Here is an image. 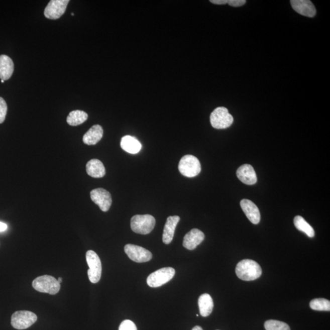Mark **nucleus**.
<instances>
[{"label":"nucleus","mask_w":330,"mask_h":330,"mask_svg":"<svg viewBox=\"0 0 330 330\" xmlns=\"http://www.w3.org/2000/svg\"><path fill=\"white\" fill-rule=\"evenodd\" d=\"M90 196L92 201L98 205L101 211H108L112 204V198L108 191L101 188L94 189L91 191Z\"/></svg>","instance_id":"nucleus-11"},{"label":"nucleus","mask_w":330,"mask_h":330,"mask_svg":"<svg viewBox=\"0 0 330 330\" xmlns=\"http://www.w3.org/2000/svg\"><path fill=\"white\" fill-rule=\"evenodd\" d=\"M192 330H203L201 326H194Z\"/></svg>","instance_id":"nucleus-31"},{"label":"nucleus","mask_w":330,"mask_h":330,"mask_svg":"<svg viewBox=\"0 0 330 330\" xmlns=\"http://www.w3.org/2000/svg\"><path fill=\"white\" fill-rule=\"evenodd\" d=\"M72 16H74V14L72 13Z\"/></svg>","instance_id":"nucleus-34"},{"label":"nucleus","mask_w":330,"mask_h":330,"mask_svg":"<svg viewBox=\"0 0 330 330\" xmlns=\"http://www.w3.org/2000/svg\"><path fill=\"white\" fill-rule=\"evenodd\" d=\"M198 305L201 316L205 317L210 315L213 311L214 306L211 296L208 293H204L200 296L198 299Z\"/></svg>","instance_id":"nucleus-21"},{"label":"nucleus","mask_w":330,"mask_h":330,"mask_svg":"<svg viewBox=\"0 0 330 330\" xmlns=\"http://www.w3.org/2000/svg\"><path fill=\"white\" fill-rule=\"evenodd\" d=\"M236 273L241 280L250 281L260 277L262 271L258 262L251 259H244L237 265Z\"/></svg>","instance_id":"nucleus-1"},{"label":"nucleus","mask_w":330,"mask_h":330,"mask_svg":"<svg viewBox=\"0 0 330 330\" xmlns=\"http://www.w3.org/2000/svg\"><path fill=\"white\" fill-rule=\"evenodd\" d=\"M86 258L89 267L87 271L89 280L92 283H97L101 275V264L99 257L94 251L89 250L86 253Z\"/></svg>","instance_id":"nucleus-7"},{"label":"nucleus","mask_w":330,"mask_h":330,"mask_svg":"<svg viewBox=\"0 0 330 330\" xmlns=\"http://www.w3.org/2000/svg\"><path fill=\"white\" fill-rule=\"evenodd\" d=\"M119 330H137V328L133 321L126 320L121 323Z\"/></svg>","instance_id":"nucleus-27"},{"label":"nucleus","mask_w":330,"mask_h":330,"mask_svg":"<svg viewBox=\"0 0 330 330\" xmlns=\"http://www.w3.org/2000/svg\"><path fill=\"white\" fill-rule=\"evenodd\" d=\"M124 251L132 261L138 263L148 262L152 258V253L149 250L137 245H126Z\"/></svg>","instance_id":"nucleus-9"},{"label":"nucleus","mask_w":330,"mask_h":330,"mask_svg":"<svg viewBox=\"0 0 330 330\" xmlns=\"http://www.w3.org/2000/svg\"><path fill=\"white\" fill-rule=\"evenodd\" d=\"M245 4H246L245 0H228L227 2V4L236 8L242 7Z\"/></svg>","instance_id":"nucleus-28"},{"label":"nucleus","mask_w":330,"mask_h":330,"mask_svg":"<svg viewBox=\"0 0 330 330\" xmlns=\"http://www.w3.org/2000/svg\"><path fill=\"white\" fill-rule=\"evenodd\" d=\"M237 176L242 182L247 185H254L257 182L256 172L252 165H242L237 171Z\"/></svg>","instance_id":"nucleus-15"},{"label":"nucleus","mask_w":330,"mask_h":330,"mask_svg":"<svg viewBox=\"0 0 330 330\" xmlns=\"http://www.w3.org/2000/svg\"><path fill=\"white\" fill-rule=\"evenodd\" d=\"M293 224L295 227L299 231L305 233L309 238H314L315 232L314 229L308 223L306 222L302 216H296L293 219Z\"/></svg>","instance_id":"nucleus-22"},{"label":"nucleus","mask_w":330,"mask_h":330,"mask_svg":"<svg viewBox=\"0 0 330 330\" xmlns=\"http://www.w3.org/2000/svg\"><path fill=\"white\" fill-rule=\"evenodd\" d=\"M180 221L179 216H170L166 220L164 230L163 233V242L166 245H168L173 241L174 238L175 230L177 224Z\"/></svg>","instance_id":"nucleus-16"},{"label":"nucleus","mask_w":330,"mask_h":330,"mask_svg":"<svg viewBox=\"0 0 330 330\" xmlns=\"http://www.w3.org/2000/svg\"><path fill=\"white\" fill-rule=\"evenodd\" d=\"M38 320L35 314L28 311H19L14 312L11 317V325L14 328L25 329L29 328Z\"/></svg>","instance_id":"nucleus-8"},{"label":"nucleus","mask_w":330,"mask_h":330,"mask_svg":"<svg viewBox=\"0 0 330 330\" xmlns=\"http://www.w3.org/2000/svg\"><path fill=\"white\" fill-rule=\"evenodd\" d=\"M103 131L99 125H94L84 135L83 141L87 145H95L103 137Z\"/></svg>","instance_id":"nucleus-19"},{"label":"nucleus","mask_w":330,"mask_h":330,"mask_svg":"<svg viewBox=\"0 0 330 330\" xmlns=\"http://www.w3.org/2000/svg\"><path fill=\"white\" fill-rule=\"evenodd\" d=\"M310 307L318 311H329L330 301L325 298L313 299L309 303Z\"/></svg>","instance_id":"nucleus-24"},{"label":"nucleus","mask_w":330,"mask_h":330,"mask_svg":"<svg viewBox=\"0 0 330 330\" xmlns=\"http://www.w3.org/2000/svg\"><path fill=\"white\" fill-rule=\"evenodd\" d=\"M264 327L266 330H290L287 323L276 320L266 321L264 323Z\"/></svg>","instance_id":"nucleus-25"},{"label":"nucleus","mask_w":330,"mask_h":330,"mask_svg":"<svg viewBox=\"0 0 330 330\" xmlns=\"http://www.w3.org/2000/svg\"><path fill=\"white\" fill-rule=\"evenodd\" d=\"M88 115L81 110H74L70 113L67 118V123L70 126H77L84 123L87 120Z\"/></svg>","instance_id":"nucleus-23"},{"label":"nucleus","mask_w":330,"mask_h":330,"mask_svg":"<svg viewBox=\"0 0 330 330\" xmlns=\"http://www.w3.org/2000/svg\"><path fill=\"white\" fill-rule=\"evenodd\" d=\"M33 288L42 293L55 295L60 291V283L52 276L44 275L35 279L33 281Z\"/></svg>","instance_id":"nucleus-2"},{"label":"nucleus","mask_w":330,"mask_h":330,"mask_svg":"<svg viewBox=\"0 0 330 330\" xmlns=\"http://www.w3.org/2000/svg\"><path fill=\"white\" fill-rule=\"evenodd\" d=\"M176 271L172 267L162 268L151 273L147 278V284L151 287H159L171 281Z\"/></svg>","instance_id":"nucleus-6"},{"label":"nucleus","mask_w":330,"mask_h":330,"mask_svg":"<svg viewBox=\"0 0 330 330\" xmlns=\"http://www.w3.org/2000/svg\"><path fill=\"white\" fill-rule=\"evenodd\" d=\"M205 238L204 234L197 229L191 230L183 238V246L186 249L193 250L201 244Z\"/></svg>","instance_id":"nucleus-13"},{"label":"nucleus","mask_w":330,"mask_h":330,"mask_svg":"<svg viewBox=\"0 0 330 330\" xmlns=\"http://www.w3.org/2000/svg\"><path fill=\"white\" fill-rule=\"evenodd\" d=\"M1 82H2V83H5V81L2 80H1Z\"/></svg>","instance_id":"nucleus-33"},{"label":"nucleus","mask_w":330,"mask_h":330,"mask_svg":"<svg viewBox=\"0 0 330 330\" xmlns=\"http://www.w3.org/2000/svg\"><path fill=\"white\" fill-rule=\"evenodd\" d=\"M8 111V106L5 100L0 97V124H2L5 120Z\"/></svg>","instance_id":"nucleus-26"},{"label":"nucleus","mask_w":330,"mask_h":330,"mask_svg":"<svg viewBox=\"0 0 330 330\" xmlns=\"http://www.w3.org/2000/svg\"><path fill=\"white\" fill-rule=\"evenodd\" d=\"M227 2L228 0H210V1L211 4L218 5L227 4Z\"/></svg>","instance_id":"nucleus-29"},{"label":"nucleus","mask_w":330,"mask_h":330,"mask_svg":"<svg viewBox=\"0 0 330 330\" xmlns=\"http://www.w3.org/2000/svg\"><path fill=\"white\" fill-rule=\"evenodd\" d=\"M121 147L129 154H136L142 149V145L136 138L126 135L121 139Z\"/></svg>","instance_id":"nucleus-17"},{"label":"nucleus","mask_w":330,"mask_h":330,"mask_svg":"<svg viewBox=\"0 0 330 330\" xmlns=\"http://www.w3.org/2000/svg\"><path fill=\"white\" fill-rule=\"evenodd\" d=\"M290 4L296 12L307 18H313L316 14L314 5L309 0H292Z\"/></svg>","instance_id":"nucleus-12"},{"label":"nucleus","mask_w":330,"mask_h":330,"mask_svg":"<svg viewBox=\"0 0 330 330\" xmlns=\"http://www.w3.org/2000/svg\"><path fill=\"white\" fill-rule=\"evenodd\" d=\"M7 228L8 226L7 224L0 222V232H4V231L7 230Z\"/></svg>","instance_id":"nucleus-30"},{"label":"nucleus","mask_w":330,"mask_h":330,"mask_svg":"<svg viewBox=\"0 0 330 330\" xmlns=\"http://www.w3.org/2000/svg\"><path fill=\"white\" fill-rule=\"evenodd\" d=\"M156 222L151 215H136L131 219V227L134 233L146 235L154 230Z\"/></svg>","instance_id":"nucleus-3"},{"label":"nucleus","mask_w":330,"mask_h":330,"mask_svg":"<svg viewBox=\"0 0 330 330\" xmlns=\"http://www.w3.org/2000/svg\"><path fill=\"white\" fill-rule=\"evenodd\" d=\"M179 170L183 176L194 177L201 173V163L196 157L186 155L180 160Z\"/></svg>","instance_id":"nucleus-5"},{"label":"nucleus","mask_w":330,"mask_h":330,"mask_svg":"<svg viewBox=\"0 0 330 330\" xmlns=\"http://www.w3.org/2000/svg\"><path fill=\"white\" fill-rule=\"evenodd\" d=\"M69 2V0H52L45 9V16L52 20L60 19L66 11Z\"/></svg>","instance_id":"nucleus-10"},{"label":"nucleus","mask_w":330,"mask_h":330,"mask_svg":"<svg viewBox=\"0 0 330 330\" xmlns=\"http://www.w3.org/2000/svg\"><path fill=\"white\" fill-rule=\"evenodd\" d=\"M86 172L89 176L94 178H101L106 173L105 166L98 159H92L87 163Z\"/></svg>","instance_id":"nucleus-20"},{"label":"nucleus","mask_w":330,"mask_h":330,"mask_svg":"<svg viewBox=\"0 0 330 330\" xmlns=\"http://www.w3.org/2000/svg\"><path fill=\"white\" fill-rule=\"evenodd\" d=\"M211 126L216 129H225L232 125L234 118L228 109L220 106L214 109L210 117Z\"/></svg>","instance_id":"nucleus-4"},{"label":"nucleus","mask_w":330,"mask_h":330,"mask_svg":"<svg viewBox=\"0 0 330 330\" xmlns=\"http://www.w3.org/2000/svg\"><path fill=\"white\" fill-rule=\"evenodd\" d=\"M57 280L59 282V283H61L62 281H63V280H62L61 278H59Z\"/></svg>","instance_id":"nucleus-32"},{"label":"nucleus","mask_w":330,"mask_h":330,"mask_svg":"<svg viewBox=\"0 0 330 330\" xmlns=\"http://www.w3.org/2000/svg\"><path fill=\"white\" fill-rule=\"evenodd\" d=\"M241 206L248 219L254 225H258L261 221V213L255 203L247 199H242Z\"/></svg>","instance_id":"nucleus-14"},{"label":"nucleus","mask_w":330,"mask_h":330,"mask_svg":"<svg viewBox=\"0 0 330 330\" xmlns=\"http://www.w3.org/2000/svg\"><path fill=\"white\" fill-rule=\"evenodd\" d=\"M14 64L11 58L7 55H0V78L8 80L13 75Z\"/></svg>","instance_id":"nucleus-18"}]
</instances>
